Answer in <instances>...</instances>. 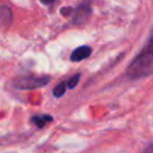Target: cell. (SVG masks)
<instances>
[{
  "label": "cell",
  "instance_id": "cell-6",
  "mask_svg": "<svg viewBox=\"0 0 153 153\" xmlns=\"http://www.w3.org/2000/svg\"><path fill=\"white\" fill-rule=\"evenodd\" d=\"M66 90H67L66 81H61L60 84H57V85L54 87L53 94H54L55 97H61V96H63V93L66 92Z\"/></svg>",
  "mask_w": 153,
  "mask_h": 153
},
{
  "label": "cell",
  "instance_id": "cell-8",
  "mask_svg": "<svg viewBox=\"0 0 153 153\" xmlns=\"http://www.w3.org/2000/svg\"><path fill=\"white\" fill-rule=\"evenodd\" d=\"M54 1H55V0H42V2H43L44 5H51Z\"/></svg>",
  "mask_w": 153,
  "mask_h": 153
},
{
  "label": "cell",
  "instance_id": "cell-3",
  "mask_svg": "<svg viewBox=\"0 0 153 153\" xmlns=\"http://www.w3.org/2000/svg\"><path fill=\"white\" fill-rule=\"evenodd\" d=\"M91 14V10H90V6L88 5H80L76 7L75 10V13H74V17H73V22L75 24H82L87 20L88 16Z\"/></svg>",
  "mask_w": 153,
  "mask_h": 153
},
{
  "label": "cell",
  "instance_id": "cell-4",
  "mask_svg": "<svg viewBox=\"0 0 153 153\" xmlns=\"http://www.w3.org/2000/svg\"><path fill=\"white\" fill-rule=\"evenodd\" d=\"M91 53H92V50H91L90 47H87V45H81V47H79V48H76V49H74V50L72 51V54H71V60H72L73 62L82 61V60H85L86 57H88V56L91 55Z\"/></svg>",
  "mask_w": 153,
  "mask_h": 153
},
{
  "label": "cell",
  "instance_id": "cell-1",
  "mask_svg": "<svg viewBox=\"0 0 153 153\" xmlns=\"http://www.w3.org/2000/svg\"><path fill=\"white\" fill-rule=\"evenodd\" d=\"M152 68H153V54H152V45L149 41L146 49L129 65L127 69V75L130 79L147 76L152 73Z\"/></svg>",
  "mask_w": 153,
  "mask_h": 153
},
{
  "label": "cell",
  "instance_id": "cell-2",
  "mask_svg": "<svg viewBox=\"0 0 153 153\" xmlns=\"http://www.w3.org/2000/svg\"><path fill=\"white\" fill-rule=\"evenodd\" d=\"M50 81V78L47 75L37 76V75H26L18 76L13 80V86L19 90H33L38 87L45 86Z\"/></svg>",
  "mask_w": 153,
  "mask_h": 153
},
{
  "label": "cell",
  "instance_id": "cell-5",
  "mask_svg": "<svg viewBox=\"0 0 153 153\" xmlns=\"http://www.w3.org/2000/svg\"><path fill=\"white\" fill-rule=\"evenodd\" d=\"M31 121L38 127V128H43L48 122L53 121V117L50 115H35L31 117Z\"/></svg>",
  "mask_w": 153,
  "mask_h": 153
},
{
  "label": "cell",
  "instance_id": "cell-7",
  "mask_svg": "<svg viewBox=\"0 0 153 153\" xmlns=\"http://www.w3.org/2000/svg\"><path fill=\"white\" fill-rule=\"evenodd\" d=\"M79 80H80V74L78 73V74L73 75L68 81H66V85H67V87H68V88H74V87L78 85Z\"/></svg>",
  "mask_w": 153,
  "mask_h": 153
}]
</instances>
